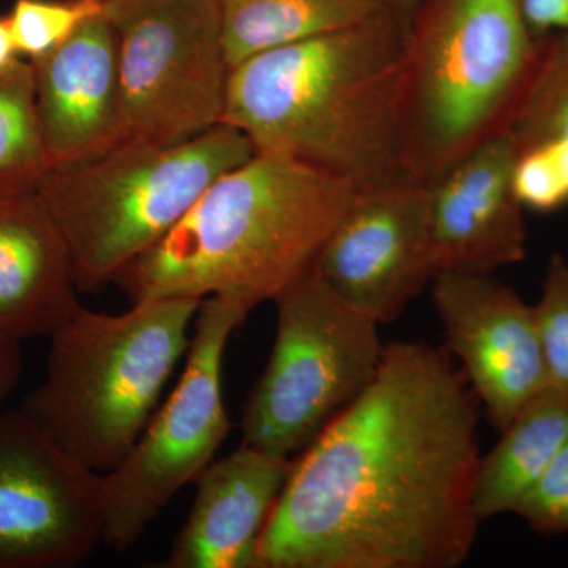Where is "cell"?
Wrapping results in <instances>:
<instances>
[{
  "mask_svg": "<svg viewBox=\"0 0 568 568\" xmlns=\"http://www.w3.org/2000/svg\"><path fill=\"white\" fill-rule=\"evenodd\" d=\"M432 284L448 346L503 432L549 386L534 306L493 274H440Z\"/></svg>",
  "mask_w": 568,
  "mask_h": 568,
  "instance_id": "cell-12",
  "label": "cell"
},
{
  "mask_svg": "<svg viewBox=\"0 0 568 568\" xmlns=\"http://www.w3.org/2000/svg\"><path fill=\"white\" fill-rule=\"evenodd\" d=\"M530 31L538 39L568 32V0H519Z\"/></svg>",
  "mask_w": 568,
  "mask_h": 568,
  "instance_id": "cell-24",
  "label": "cell"
},
{
  "mask_svg": "<svg viewBox=\"0 0 568 568\" xmlns=\"http://www.w3.org/2000/svg\"><path fill=\"white\" fill-rule=\"evenodd\" d=\"M69 248L37 193L0 196V332L48 338L81 308Z\"/></svg>",
  "mask_w": 568,
  "mask_h": 568,
  "instance_id": "cell-16",
  "label": "cell"
},
{
  "mask_svg": "<svg viewBox=\"0 0 568 568\" xmlns=\"http://www.w3.org/2000/svg\"><path fill=\"white\" fill-rule=\"evenodd\" d=\"M514 514L541 536L568 532V443L519 500Z\"/></svg>",
  "mask_w": 568,
  "mask_h": 568,
  "instance_id": "cell-23",
  "label": "cell"
},
{
  "mask_svg": "<svg viewBox=\"0 0 568 568\" xmlns=\"http://www.w3.org/2000/svg\"><path fill=\"white\" fill-rule=\"evenodd\" d=\"M313 271L373 323L398 320L436 276L426 185L407 181L355 193Z\"/></svg>",
  "mask_w": 568,
  "mask_h": 568,
  "instance_id": "cell-11",
  "label": "cell"
},
{
  "mask_svg": "<svg viewBox=\"0 0 568 568\" xmlns=\"http://www.w3.org/2000/svg\"><path fill=\"white\" fill-rule=\"evenodd\" d=\"M274 304V347L244 407L242 444L293 458L372 386L387 346L313 268Z\"/></svg>",
  "mask_w": 568,
  "mask_h": 568,
  "instance_id": "cell-7",
  "label": "cell"
},
{
  "mask_svg": "<svg viewBox=\"0 0 568 568\" xmlns=\"http://www.w3.org/2000/svg\"><path fill=\"white\" fill-rule=\"evenodd\" d=\"M24 372L21 342L0 332V413L9 396L20 384Z\"/></svg>",
  "mask_w": 568,
  "mask_h": 568,
  "instance_id": "cell-25",
  "label": "cell"
},
{
  "mask_svg": "<svg viewBox=\"0 0 568 568\" xmlns=\"http://www.w3.org/2000/svg\"><path fill=\"white\" fill-rule=\"evenodd\" d=\"M100 544L99 474L21 409L0 413V568L77 567Z\"/></svg>",
  "mask_w": 568,
  "mask_h": 568,
  "instance_id": "cell-10",
  "label": "cell"
},
{
  "mask_svg": "<svg viewBox=\"0 0 568 568\" xmlns=\"http://www.w3.org/2000/svg\"><path fill=\"white\" fill-rule=\"evenodd\" d=\"M534 315L549 386L568 392V261L551 254Z\"/></svg>",
  "mask_w": 568,
  "mask_h": 568,
  "instance_id": "cell-22",
  "label": "cell"
},
{
  "mask_svg": "<svg viewBox=\"0 0 568 568\" xmlns=\"http://www.w3.org/2000/svg\"><path fill=\"white\" fill-rule=\"evenodd\" d=\"M252 308L223 295L204 298L194 317L185 368L121 465L99 474L103 544L125 551L163 508L211 465L230 435L222 375L227 342Z\"/></svg>",
  "mask_w": 568,
  "mask_h": 568,
  "instance_id": "cell-8",
  "label": "cell"
},
{
  "mask_svg": "<svg viewBox=\"0 0 568 568\" xmlns=\"http://www.w3.org/2000/svg\"><path fill=\"white\" fill-rule=\"evenodd\" d=\"M196 298H151L121 315L81 306L51 336L47 375L20 409L97 474L121 465L192 343Z\"/></svg>",
  "mask_w": 568,
  "mask_h": 568,
  "instance_id": "cell-5",
  "label": "cell"
},
{
  "mask_svg": "<svg viewBox=\"0 0 568 568\" xmlns=\"http://www.w3.org/2000/svg\"><path fill=\"white\" fill-rule=\"evenodd\" d=\"M478 409L446 351L387 345L357 402L293 459L256 568H455L476 541Z\"/></svg>",
  "mask_w": 568,
  "mask_h": 568,
  "instance_id": "cell-1",
  "label": "cell"
},
{
  "mask_svg": "<svg viewBox=\"0 0 568 568\" xmlns=\"http://www.w3.org/2000/svg\"><path fill=\"white\" fill-rule=\"evenodd\" d=\"M253 153L244 134L222 123L178 144L121 140L89 159L51 164L36 193L65 241L78 290L114 282Z\"/></svg>",
  "mask_w": 568,
  "mask_h": 568,
  "instance_id": "cell-6",
  "label": "cell"
},
{
  "mask_svg": "<svg viewBox=\"0 0 568 568\" xmlns=\"http://www.w3.org/2000/svg\"><path fill=\"white\" fill-rule=\"evenodd\" d=\"M514 140L488 138L426 185L435 274H493L526 256ZM435 276V278H436Z\"/></svg>",
  "mask_w": 568,
  "mask_h": 568,
  "instance_id": "cell-13",
  "label": "cell"
},
{
  "mask_svg": "<svg viewBox=\"0 0 568 568\" xmlns=\"http://www.w3.org/2000/svg\"><path fill=\"white\" fill-rule=\"evenodd\" d=\"M545 39L519 0H417L399 80L407 173L428 185L507 130Z\"/></svg>",
  "mask_w": 568,
  "mask_h": 568,
  "instance_id": "cell-4",
  "label": "cell"
},
{
  "mask_svg": "<svg viewBox=\"0 0 568 568\" xmlns=\"http://www.w3.org/2000/svg\"><path fill=\"white\" fill-rule=\"evenodd\" d=\"M102 2H103V3H104V2H108V0H102Z\"/></svg>",
  "mask_w": 568,
  "mask_h": 568,
  "instance_id": "cell-28",
  "label": "cell"
},
{
  "mask_svg": "<svg viewBox=\"0 0 568 568\" xmlns=\"http://www.w3.org/2000/svg\"><path fill=\"white\" fill-rule=\"evenodd\" d=\"M568 443V392L548 386L503 429L499 443L478 459L474 510L478 521L514 514L549 463Z\"/></svg>",
  "mask_w": 568,
  "mask_h": 568,
  "instance_id": "cell-18",
  "label": "cell"
},
{
  "mask_svg": "<svg viewBox=\"0 0 568 568\" xmlns=\"http://www.w3.org/2000/svg\"><path fill=\"white\" fill-rule=\"evenodd\" d=\"M18 59L21 58L18 55L17 48H14L6 17L0 18V73L10 69Z\"/></svg>",
  "mask_w": 568,
  "mask_h": 568,
  "instance_id": "cell-26",
  "label": "cell"
},
{
  "mask_svg": "<svg viewBox=\"0 0 568 568\" xmlns=\"http://www.w3.org/2000/svg\"><path fill=\"white\" fill-rule=\"evenodd\" d=\"M355 193L332 175L254 152L112 283L132 304L223 295L254 310L312 271Z\"/></svg>",
  "mask_w": 568,
  "mask_h": 568,
  "instance_id": "cell-3",
  "label": "cell"
},
{
  "mask_svg": "<svg viewBox=\"0 0 568 568\" xmlns=\"http://www.w3.org/2000/svg\"><path fill=\"white\" fill-rule=\"evenodd\" d=\"M406 32L405 18L392 11L257 52L231 69L222 123L244 134L254 152L304 164L357 192L414 181L399 126Z\"/></svg>",
  "mask_w": 568,
  "mask_h": 568,
  "instance_id": "cell-2",
  "label": "cell"
},
{
  "mask_svg": "<svg viewBox=\"0 0 568 568\" xmlns=\"http://www.w3.org/2000/svg\"><path fill=\"white\" fill-rule=\"evenodd\" d=\"M103 10L102 0H14L6 21L18 55L33 62L61 47Z\"/></svg>",
  "mask_w": 568,
  "mask_h": 568,
  "instance_id": "cell-21",
  "label": "cell"
},
{
  "mask_svg": "<svg viewBox=\"0 0 568 568\" xmlns=\"http://www.w3.org/2000/svg\"><path fill=\"white\" fill-rule=\"evenodd\" d=\"M50 166L32 63L18 59L0 73V196L36 192Z\"/></svg>",
  "mask_w": 568,
  "mask_h": 568,
  "instance_id": "cell-20",
  "label": "cell"
},
{
  "mask_svg": "<svg viewBox=\"0 0 568 568\" xmlns=\"http://www.w3.org/2000/svg\"><path fill=\"white\" fill-rule=\"evenodd\" d=\"M514 186L528 211L568 205V32L544 40L536 69L507 126Z\"/></svg>",
  "mask_w": 568,
  "mask_h": 568,
  "instance_id": "cell-17",
  "label": "cell"
},
{
  "mask_svg": "<svg viewBox=\"0 0 568 568\" xmlns=\"http://www.w3.org/2000/svg\"><path fill=\"white\" fill-rule=\"evenodd\" d=\"M293 458L244 446L211 463L162 568H256L257 545Z\"/></svg>",
  "mask_w": 568,
  "mask_h": 568,
  "instance_id": "cell-15",
  "label": "cell"
},
{
  "mask_svg": "<svg viewBox=\"0 0 568 568\" xmlns=\"http://www.w3.org/2000/svg\"><path fill=\"white\" fill-rule=\"evenodd\" d=\"M31 63L51 164L89 159L122 140L118 40L104 10Z\"/></svg>",
  "mask_w": 568,
  "mask_h": 568,
  "instance_id": "cell-14",
  "label": "cell"
},
{
  "mask_svg": "<svg viewBox=\"0 0 568 568\" xmlns=\"http://www.w3.org/2000/svg\"><path fill=\"white\" fill-rule=\"evenodd\" d=\"M219 3L231 69L257 52L343 31L392 11L402 13L399 0H219Z\"/></svg>",
  "mask_w": 568,
  "mask_h": 568,
  "instance_id": "cell-19",
  "label": "cell"
},
{
  "mask_svg": "<svg viewBox=\"0 0 568 568\" xmlns=\"http://www.w3.org/2000/svg\"><path fill=\"white\" fill-rule=\"evenodd\" d=\"M122 140L178 144L222 125L231 65L219 0H108Z\"/></svg>",
  "mask_w": 568,
  "mask_h": 568,
  "instance_id": "cell-9",
  "label": "cell"
},
{
  "mask_svg": "<svg viewBox=\"0 0 568 568\" xmlns=\"http://www.w3.org/2000/svg\"><path fill=\"white\" fill-rule=\"evenodd\" d=\"M417 0H399V10H402L403 17L409 26L410 17H413V11L416 9Z\"/></svg>",
  "mask_w": 568,
  "mask_h": 568,
  "instance_id": "cell-27",
  "label": "cell"
}]
</instances>
